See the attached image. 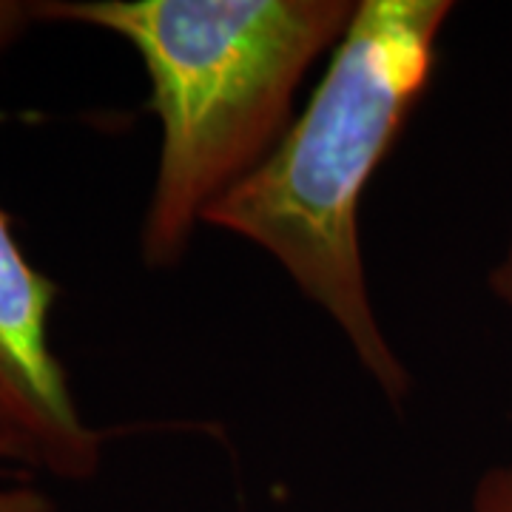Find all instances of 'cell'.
<instances>
[{
	"label": "cell",
	"mask_w": 512,
	"mask_h": 512,
	"mask_svg": "<svg viewBox=\"0 0 512 512\" xmlns=\"http://www.w3.org/2000/svg\"><path fill=\"white\" fill-rule=\"evenodd\" d=\"M447 0H362L308 109L202 222L248 239L345 333L390 402L410 376L367 293L359 205L436 69Z\"/></svg>",
	"instance_id": "cell-1"
},
{
	"label": "cell",
	"mask_w": 512,
	"mask_h": 512,
	"mask_svg": "<svg viewBox=\"0 0 512 512\" xmlns=\"http://www.w3.org/2000/svg\"><path fill=\"white\" fill-rule=\"evenodd\" d=\"M348 0H49L37 20L106 29L134 46L160 120V165L140 251L180 262L194 225L285 137L293 92L339 43Z\"/></svg>",
	"instance_id": "cell-2"
},
{
	"label": "cell",
	"mask_w": 512,
	"mask_h": 512,
	"mask_svg": "<svg viewBox=\"0 0 512 512\" xmlns=\"http://www.w3.org/2000/svg\"><path fill=\"white\" fill-rule=\"evenodd\" d=\"M55 279L40 274L0 208V458L63 481L100 470L103 433L83 419L52 348Z\"/></svg>",
	"instance_id": "cell-3"
},
{
	"label": "cell",
	"mask_w": 512,
	"mask_h": 512,
	"mask_svg": "<svg viewBox=\"0 0 512 512\" xmlns=\"http://www.w3.org/2000/svg\"><path fill=\"white\" fill-rule=\"evenodd\" d=\"M473 512H512V467H493L478 481Z\"/></svg>",
	"instance_id": "cell-4"
},
{
	"label": "cell",
	"mask_w": 512,
	"mask_h": 512,
	"mask_svg": "<svg viewBox=\"0 0 512 512\" xmlns=\"http://www.w3.org/2000/svg\"><path fill=\"white\" fill-rule=\"evenodd\" d=\"M29 20H35L32 3H18V0H0V57L12 49V43L18 40Z\"/></svg>",
	"instance_id": "cell-5"
},
{
	"label": "cell",
	"mask_w": 512,
	"mask_h": 512,
	"mask_svg": "<svg viewBox=\"0 0 512 512\" xmlns=\"http://www.w3.org/2000/svg\"><path fill=\"white\" fill-rule=\"evenodd\" d=\"M0 512H55V504H52V498H46L32 487H3L0 484Z\"/></svg>",
	"instance_id": "cell-6"
},
{
	"label": "cell",
	"mask_w": 512,
	"mask_h": 512,
	"mask_svg": "<svg viewBox=\"0 0 512 512\" xmlns=\"http://www.w3.org/2000/svg\"><path fill=\"white\" fill-rule=\"evenodd\" d=\"M490 288H493V293L501 302H507L512 308V231L507 251L501 256V262L493 268V274H490Z\"/></svg>",
	"instance_id": "cell-7"
}]
</instances>
